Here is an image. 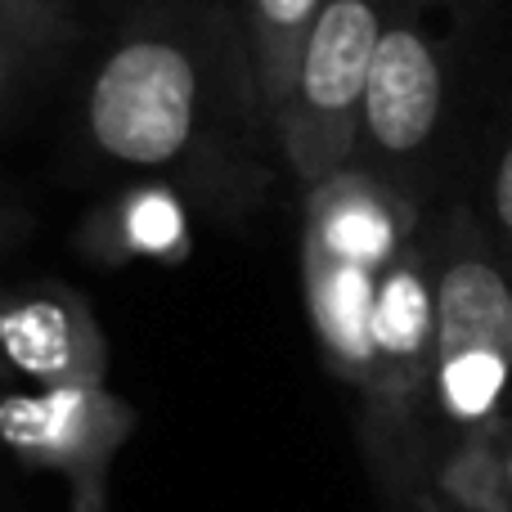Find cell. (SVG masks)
Masks as SVG:
<instances>
[{"label":"cell","instance_id":"1","mask_svg":"<svg viewBox=\"0 0 512 512\" xmlns=\"http://www.w3.org/2000/svg\"><path fill=\"white\" fill-rule=\"evenodd\" d=\"M436 265V405L459 427L499 423L512 387V265L472 212L432 243Z\"/></svg>","mask_w":512,"mask_h":512},{"label":"cell","instance_id":"2","mask_svg":"<svg viewBox=\"0 0 512 512\" xmlns=\"http://www.w3.org/2000/svg\"><path fill=\"white\" fill-rule=\"evenodd\" d=\"M203 59L180 32H131L104 54L86 90V135L126 171H167L203 131Z\"/></svg>","mask_w":512,"mask_h":512},{"label":"cell","instance_id":"3","mask_svg":"<svg viewBox=\"0 0 512 512\" xmlns=\"http://www.w3.org/2000/svg\"><path fill=\"white\" fill-rule=\"evenodd\" d=\"M387 23V0H324L301 45L274 135L306 189L355 162L364 86H369V68L378 59Z\"/></svg>","mask_w":512,"mask_h":512},{"label":"cell","instance_id":"4","mask_svg":"<svg viewBox=\"0 0 512 512\" xmlns=\"http://www.w3.org/2000/svg\"><path fill=\"white\" fill-rule=\"evenodd\" d=\"M445 117V50L436 32L414 14L387 23L378 59L369 68L360 108L355 162L396 180L436 144ZM400 185V180H396Z\"/></svg>","mask_w":512,"mask_h":512},{"label":"cell","instance_id":"5","mask_svg":"<svg viewBox=\"0 0 512 512\" xmlns=\"http://www.w3.org/2000/svg\"><path fill=\"white\" fill-rule=\"evenodd\" d=\"M387 432L405 427L436 396V265L414 239L382 274L373 315V369L364 378Z\"/></svg>","mask_w":512,"mask_h":512},{"label":"cell","instance_id":"6","mask_svg":"<svg viewBox=\"0 0 512 512\" xmlns=\"http://www.w3.org/2000/svg\"><path fill=\"white\" fill-rule=\"evenodd\" d=\"M414 239L418 212L405 198V189L364 162H346L342 171L306 189L301 252L387 274L391 261Z\"/></svg>","mask_w":512,"mask_h":512},{"label":"cell","instance_id":"7","mask_svg":"<svg viewBox=\"0 0 512 512\" xmlns=\"http://www.w3.org/2000/svg\"><path fill=\"white\" fill-rule=\"evenodd\" d=\"M301 274H306L310 328L324 355L346 378L364 382L373 369V315H378L382 274L315 252H301Z\"/></svg>","mask_w":512,"mask_h":512},{"label":"cell","instance_id":"8","mask_svg":"<svg viewBox=\"0 0 512 512\" xmlns=\"http://www.w3.org/2000/svg\"><path fill=\"white\" fill-rule=\"evenodd\" d=\"M324 0H248V54H252V86L270 126H279L283 104L292 90L301 45L315 27Z\"/></svg>","mask_w":512,"mask_h":512},{"label":"cell","instance_id":"9","mask_svg":"<svg viewBox=\"0 0 512 512\" xmlns=\"http://www.w3.org/2000/svg\"><path fill=\"white\" fill-rule=\"evenodd\" d=\"M504 423L472 427L468 441L445 459L441 490L459 512H512L508 463H504Z\"/></svg>","mask_w":512,"mask_h":512},{"label":"cell","instance_id":"10","mask_svg":"<svg viewBox=\"0 0 512 512\" xmlns=\"http://www.w3.org/2000/svg\"><path fill=\"white\" fill-rule=\"evenodd\" d=\"M63 27L59 0H0V108L18 95L32 68L50 54Z\"/></svg>","mask_w":512,"mask_h":512},{"label":"cell","instance_id":"11","mask_svg":"<svg viewBox=\"0 0 512 512\" xmlns=\"http://www.w3.org/2000/svg\"><path fill=\"white\" fill-rule=\"evenodd\" d=\"M0 337H5L9 355L18 364H27L32 373H41V378H59V369L68 373V364H72L68 319L50 301H32L18 315H9L0 324Z\"/></svg>","mask_w":512,"mask_h":512},{"label":"cell","instance_id":"12","mask_svg":"<svg viewBox=\"0 0 512 512\" xmlns=\"http://www.w3.org/2000/svg\"><path fill=\"white\" fill-rule=\"evenodd\" d=\"M126 225H131V243H135V248L167 252L171 243H176V234H180V212H176V203H167L162 194H140L131 203Z\"/></svg>","mask_w":512,"mask_h":512},{"label":"cell","instance_id":"13","mask_svg":"<svg viewBox=\"0 0 512 512\" xmlns=\"http://www.w3.org/2000/svg\"><path fill=\"white\" fill-rule=\"evenodd\" d=\"M490 207H495V230H499V243H504V261L512 265V140L504 144L495 162V180H490Z\"/></svg>","mask_w":512,"mask_h":512},{"label":"cell","instance_id":"14","mask_svg":"<svg viewBox=\"0 0 512 512\" xmlns=\"http://www.w3.org/2000/svg\"><path fill=\"white\" fill-rule=\"evenodd\" d=\"M504 463H508V490H512V436H508V450H504Z\"/></svg>","mask_w":512,"mask_h":512},{"label":"cell","instance_id":"15","mask_svg":"<svg viewBox=\"0 0 512 512\" xmlns=\"http://www.w3.org/2000/svg\"><path fill=\"white\" fill-rule=\"evenodd\" d=\"M427 512H436V508H427Z\"/></svg>","mask_w":512,"mask_h":512}]
</instances>
